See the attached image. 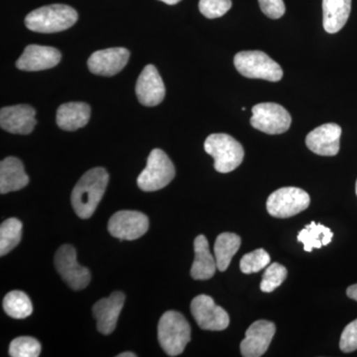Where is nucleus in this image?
<instances>
[{"instance_id": "1", "label": "nucleus", "mask_w": 357, "mask_h": 357, "mask_svg": "<svg viewBox=\"0 0 357 357\" xmlns=\"http://www.w3.org/2000/svg\"><path fill=\"white\" fill-rule=\"evenodd\" d=\"M109 173L103 168L91 169L79 178L70 196L77 217L86 220L95 213L109 185Z\"/></svg>"}, {"instance_id": "2", "label": "nucleus", "mask_w": 357, "mask_h": 357, "mask_svg": "<svg viewBox=\"0 0 357 357\" xmlns=\"http://www.w3.org/2000/svg\"><path fill=\"white\" fill-rule=\"evenodd\" d=\"M77 13L73 7L65 4H52L40 7L28 14L25 25L33 32L51 34L65 31L76 24Z\"/></svg>"}, {"instance_id": "3", "label": "nucleus", "mask_w": 357, "mask_h": 357, "mask_svg": "<svg viewBox=\"0 0 357 357\" xmlns=\"http://www.w3.org/2000/svg\"><path fill=\"white\" fill-rule=\"evenodd\" d=\"M158 340L169 356H178L191 340V326L181 312L168 311L160 319Z\"/></svg>"}, {"instance_id": "4", "label": "nucleus", "mask_w": 357, "mask_h": 357, "mask_svg": "<svg viewBox=\"0 0 357 357\" xmlns=\"http://www.w3.org/2000/svg\"><path fill=\"white\" fill-rule=\"evenodd\" d=\"M204 150L215 159V169L229 173L243 163L244 149L238 141L225 133L211 134L204 142Z\"/></svg>"}, {"instance_id": "5", "label": "nucleus", "mask_w": 357, "mask_h": 357, "mask_svg": "<svg viewBox=\"0 0 357 357\" xmlns=\"http://www.w3.org/2000/svg\"><path fill=\"white\" fill-rule=\"evenodd\" d=\"M234 66L239 74L248 79L279 82L283 77L280 65L261 51L239 52L234 57Z\"/></svg>"}, {"instance_id": "6", "label": "nucleus", "mask_w": 357, "mask_h": 357, "mask_svg": "<svg viewBox=\"0 0 357 357\" xmlns=\"http://www.w3.org/2000/svg\"><path fill=\"white\" fill-rule=\"evenodd\" d=\"M175 167L168 155L161 149H153L147 160L146 168L137 178V185L144 192L163 189L175 177Z\"/></svg>"}, {"instance_id": "7", "label": "nucleus", "mask_w": 357, "mask_h": 357, "mask_svg": "<svg viewBox=\"0 0 357 357\" xmlns=\"http://www.w3.org/2000/svg\"><path fill=\"white\" fill-rule=\"evenodd\" d=\"M309 194L300 188L285 187L270 195L266 208L269 215L278 218L294 217L309 208Z\"/></svg>"}, {"instance_id": "8", "label": "nucleus", "mask_w": 357, "mask_h": 357, "mask_svg": "<svg viewBox=\"0 0 357 357\" xmlns=\"http://www.w3.org/2000/svg\"><path fill=\"white\" fill-rule=\"evenodd\" d=\"M252 114L251 126L270 135L285 133L292 123L288 110L277 103H258L253 107Z\"/></svg>"}, {"instance_id": "9", "label": "nucleus", "mask_w": 357, "mask_h": 357, "mask_svg": "<svg viewBox=\"0 0 357 357\" xmlns=\"http://www.w3.org/2000/svg\"><path fill=\"white\" fill-rule=\"evenodd\" d=\"M55 266L63 280L73 290H83L91 282V272L88 268L79 264L76 249L70 244H64L58 249Z\"/></svg>"}, {"instance_id": "10", "label": "nucleus", "mask_w": 357, "mask_h": 357, "mask_svg": "<svg viewBox=\"0 0 357 357\" xmlns=\"http://www.w3.org/2000/svg\"><path fill=\"white\" fill-rule=\"evenodd\" d=\"M149 229L147 215L140 211H119L110 218L107 229L121 241H135L144 236Z\"/></svg>"}, {"instance_id": "11", "label": "nucleus", "mask_w": 357, "mask_h": 357, "mask_svg": "<svg viewBox=\"0 0 357 357\" xmlns=\"http://www.w3.org/2000/svg\"><path fill=\"white\" fill-rule=\"evenodd\" d=\"M192 317L199 328L220 332L229 326V316L210 296L199 295L191 303Z\"/></svg>"}, {"instance_id": "12", "label": "nucleus", "mask_w": 357, "mask_h": 357, "mask_svg": "<svg viewBox=\"0 0 357 357\" xmlns=\"http://www.w3.org/2000/svg\"><path fill=\"white\" fill-rule=\"evenodd\" d=\"M276 326L272 321L260 319L256 321L245 333V338L241 342V351L244 357L262 356L273 340Z\"/></svg>"}, {"instance_id": "13", "label": "nucleus", "mask_w": 357, "mask_h": 357, "mask_svg": "<svg viewBox=\"0 0 357 357\" xmlns=\"http://www.w3.org/2000/svg\"><path fill=\"white\" fill-rule=\"evenodd\" d=\"M136 96L144 107H156L163 102L166 89L158 70L153 65H147L141 72L136 83Z\"/></svg>"}, {"instance_id": "14", "label": "nucleus", "mask_w": 357, "mask_h": 357, "mask_svg": "<svg viewBox=\"0 0 357 357\" xmlns=\"http://www.w3.org/2000/svg\"><path fill=\"white\" fill-rule=\"evenodd\" d=\"M129 57L130 53L126 48H109L96 51L89 58V70L98 76L112 77L124 69Z\"/></svg>"}, {"instance_id": "15", "label": "nucleus", "mask_w": 357, "mask_h": 357, "mask_svg": "<svg viewBox=\"0 0 357 357\" xmlns=\"http://www.w3.org/2000/svg\"><path fill=\"white\" fill-rule=\"evenodd\" d=\"M36 110L28 105L2 107L0 110V126L13 134L27 135L36 126Z\"/></svg>"}, {"instance_id": "16", "label": "nucleus", "mask_w": 357, "mask_h": 357, "mask_svg": "<svg viewBox=\"0 0 357 357\" xmlns=\"http://www.w3.org/2000/svg\"><path fill=\"white\" fill-rule=\"evenodd\" d=\"M60 51L53 47L29 45L16 62V67L26 72L52 69L61 62Z\"/></svg>"}, {"instance_id": "17", "label": "nucleus", "mask_w": 357, "mask_h": 357, "mask_svg": "<svg viewBox=\"0 0 357 357\" xmlns=\"http://www.w3.org/2000/svg\"><path fill=\"white\" fill-rule=\"evenodd\" d=\"M126 296L115 291L109 298H103L93 307V317L96 319V328L102 335H110L116 328L117 321L123 307Z\"/></svg>"}, {"instance_id": "18", "label": "nucleus", "mask_w": 357, "mask_h": 357, "mask_svg": "<svg viewBox=\"0 0 357 357\" xmlns=\"http://www.w3.org/2000/svg\"><path fill=\"white\" fill-rule=\"evenodd\" d=\"M342 128L337 123H326L307 134L306 144L314 153L321 156H335L340 151Z\"/></svg>"}, {"instance_id": "19", "label": "nucleus", "mask_w": 357, "mask_h": 357, "mask_svg": "<svg viewBox=\"0 0 357 357\" xmlns=\"http://www.w3.org/2000/svg\"><path fill=\"white\" fill-rule=\"evenodd\" d=\"M29 184L22 162L16 157H7L0 163V192L2 195L20 191Z\"/></svg>"}, {"instance_id": "20", "label": "nucleus", "mask_w": 357, "mask_h": 357, "mask_svg": "<svg viewBox=\"0 0 357 357\" xmlns=\"http://www.w3.org/2000/svg\"><path fill=\"white\" fill-rule=\"evenodd\" d=\"M195 260L191 268V276L195 280H208L217 271V260L211 253L206 237L201 234L194 241Z\"/></svg>"}, {"instance_id": "21", "label": "nucleus", "mask_w": 357, "mask_h": 357, "mask_svg": "<svg viewBox=\"0 0 357 357\" xmlns=\"http://www.w3.org/2000/svg\"><path fill=\"white\" fill-rule=\"evenodd\" d=\"M91 107L86 102H67L57 110V124L65 131H76L88 124Z\"/></svg>"}, {"instance_id": "22", "label": "nucleus", "mask_w": 357, "mask_h": 357, "mask_svg": "<svg viewBox=\"0 0 357 357\" xmlns=\"http://www.w3.org/2000/svg\"><path fill=\"white\" fill-rule=\"evenodd\" d=\"M324 28L335 34L344 28L351 11V0H323Z\"/></svg>"}, {"instance_id": "23", "label": "nucleus", "mask_w": 357, "mask_h": 357, "mask_svg": "<svg viewBox=\"0 0 357 357\" xmlns=\"http://www.w3.org/2000/svg\"><path fill=\"white\" fill-rule=\"evenodd\" d=\"M241 245V236L236 234L223 232L217 237L213 251H215L218 269L220 272L225 271L229 267L232 257L236 255Z\"/></svg>"}, {"instance_id": "24", "label": "nucleus", "mask_w": 357, "mask_h": 357, "mask_svg": "<svg viewBox=\"0 0 357 357\" xmlns=\"http://www.w3.org/2000/svg\"><path fill=\"white\" fill-rule=\"evenodd\" d=\"M333 237L332 230L321 223L312 222L298 234V241L304 244V250L312 252L314 248H321L331 243Z\"/></svg>"}, {"instance_id": "25", "label": "nucleus", "mask_w": 357, "mask_h": 357, "mask_svg": "<svg viewBox=\"0 0 357 357\" xmlns=\"http://www.w3.org/2000/svg\"><path fill=\"white\" fill-rule=\"evenodd\" d=\"M3 310L9 317L23 319L31 316L33 306L29 297L21 291H13L3 299Z\"/></svg>"}, {"instance_id": "26", "label": "nucleus", "mask_w": 357, "mask_h": 357, "mask_svg": "<svg viewBox=\"0 0 357 357\" xmlns=\"http://www.w3.org/2000/svg\"><path fill=\"white\" fill-rule=\"evenodd\" d=\"M22 222L15 218H7L0 225V255L4 256L20 244Z\"/></svg>"}, {"instance_id": "27", "label": "nucleus", "mask_w": 357, "mask_h": 357, "mask_svg": "<svg viewBox=\"0 0 357 357\" xmlns=\"http://www.w3.org/2000/svg\"><path fill=\"white\" fill-rule=\"evenodd\" d=\"M41 354V344L31 337L14 338L9 347V356L13 357H38Z\"/></svg>"}, {"instance_id": "28", "label": "nucleus", "mask_w": 357, "mask_h": 357, "mask_svg": "<svg viewBox=\"0 0 357 357\" xmlns=\"http://www.w3.org/2000/svg\"><path fill=\"white\" fill-rule=\"evenodd\" d=\"M287 275V269L283 265L273 263L267 267L266 271L263 275L260 289L264 293L273 292L275 289L278 288L286 280Z\"/></svg>"}, {"instance_id": "29", "label": "nucleus", "mask_w": 357, "mask_h": 357, "mask_svg": "<svg viewBox=\"0 0 357 357\" xmlns=\"http://www.w3.org/2000/svg\"><path fill=\"white\" fill-rule=\"evenodd\" d=\"M270 255L264 249L259 248L243 256L241 260V270L244 274L257 273L269 265Z\"/></svg>"}, {"instance_id": "30", "label": "nucleus", "mask_w": 357, "mask_h": 357, "mask_svg": "<svg viewBox=\"0 0 357 357\" xmlns=\"http://www.w3.org/2000/svg\"><path fill=\"white\" fill-rule=\"evenodd\" d=\"M231 0H199L201 13L208 20L222 17L231 8Z\"/></svg>"}, {"instance_id": "31", "label": "nucleus", "mask_w": 357, "mask_h": 357, "mask_svg": "<svg viewBox=\"0 0 357 357\" xmlns=\"http://www.w3.org/2000/svg\"><path fill=\"white\" fill-rule=\"evenodd\" d=\"M340 347L345 354L357 349V319L349 324L340 337Z\"/></svg>"}, {"instance_id": "32", "label": "nucleus", "mask_w": 357, "mask_h": 357, "mask_svg": "<svg viewBox=\"0 0 357 357\" xmlns=\"http://www.w3.org/2000/svg\"><path fill=\"white\" fill-rule=\"evenodd\" d=\"M262 13L271 20H279L285 14L283 0H258Z\"/></svg>"}, {"instance_id": "33", "label": "nucleus", "mask_w": 357, "mask_h": 357, "mask_svg": "<svg viewBox=\"0 0 357 357\" xmlns=\"http://www.w3.org/2000/svg\"><path fill=\"white\" fill-rule=\"evenodd\" d=\"M347 295L349 296V298L357 302V284H354V285L347 288Z\"/></svg>"}, {"instance_id": "34", "label": "nucleus", "mask_w": 357, "mask_h": 357, "mask_svg": "<svg viewBox=\"0 0 357 357\" xmlns=\"http://www.w3.org/2000/svg\"><path fill=\"white\" fill-rule=\"evenodd\" d=\"M159 1L164 2V3L169 4V6H175L181 0H159Z\"/></svg>"}, {"instance_id": "35", "label": "nucleus", "mask_w": 357, "mask_h": 357, "mask_svg": "<svg viewBox=\"0 0 357 357\" xmlns=\"http://www.w3.org/2000/svg\"><path fill=\"white\" fill-rule=\"evenodd\" d=\"M136 354H134L133 352H123V354H119L117 357H135Z\"/></svg>"}, {"instance_id": "36", "label": "nucleus", "mask_w": 357, "mask_h": 357, "mask_svg": "<svg viewBox=\"0 0 357 357\" xmlns=\"http://www.w3.org/2000/svg\"><path fill=\"white\" fill-rule=\"evenodd\" d=\"M356 196H357V181H356Z\"/></svg>"}]
</instances>
